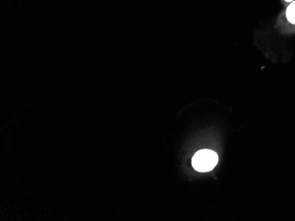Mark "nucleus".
<instances>
[{
    "instance_id": "f257e3e1",
    "label": "nucleus",
    "mask_w": 295,
    "mask_h": 221,
    "mask_svg": "<svg viewBox=\"0 0 295 221\" xmlns=\"http://www.w3.org/2000/svg\"><path fill=\"white\" fill-rule=\"evenodd\" d=\"M218 156L215 151L210 150H201L197 151L192 159V165L194 169L199 172H209L217 166Z\"/></svg>"
},
{
    "instance_id": "f03ea898",
    "label": "nucleus",
    "mask_w": 295,
    "mask_h": 221,
    "mask_svg": "<svg viewBox=\"0 0 295 221\" xmlns=\"http://www.w3.org/2000/svg\"><path fill=\"white\" fill-rule=\"evenodd\" d=\"M287 17L291 23L295 24V1L288 6Z\"/></svg>"
},
{
    "instance_id": "7ed1b4c3",
    "label": "nucleus",
    "mask_w": 295,
    "mask_h": 221,
    "mask_svg": "<svg viewBox=\"0 0 295 221\" xmlns=\"http://www.w3.org/2000/svg\"><path fill=\"white\" fill-rule=\"evenodd\" d=\"M287 2H292V1H294V0H286Z\"/></svg>"
}]
</instances>
